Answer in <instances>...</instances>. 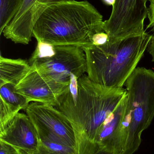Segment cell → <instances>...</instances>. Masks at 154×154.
<instances>
[{
	"instance_id": "6da1fadb",
	"label": "cell",
	"mask_w": 154,
	"mask_h": 154,
	"mask_svg": "<svg viewBox=\"0 0 154 154\" xmlns=\"http://www.w3.org/2000/svg\"><path fill=\"white\" fill-rule=\"evenodd\" d=\"M124 88H108L93 82L84 75L78 80L77 96L73 100L66 93L58 106L72 125L77 154H94L99 132L106 119L126 95Z\"/></svg>"
},
{
	"instance_id": "7a4b0ae2",
	"label": "cell",
	"mask_w": 154,
	"mask_h": 154,
	"mask_svg": "<svg viewBox=\"0 0 154 154\" xmlns=\"http://www.w3.org/2000/svg\"><path fill=\"white\" fill-rule=\"evenodd\" d=\"M103 16L87 1L58 3L49 6L36 21L32 37L56 46H92V38L104 31Z\"/></svg>"
},
{
	"instance_id": "3957f363",
	"label": "cell",
	"mask_w": 154,
	"mask_h": 154,
	"mask_svg": "<svg viewBox=\"0 0 154 154\" xmlns=\"http://www.w3.org/2000/svg\"><path fill=\"white\" fill-rule=\"evenodd\" d=\"M152 35L146 32L114 43L82 48L87 75L95 83L121 88L136 69L150 45Z\"/></svg>"
},
{
	"instance_id": "277c9868",
	"label": "cell",
	"mask_w": 154,
	"mask_h": 154,
	"mask_svg": "<svg viewBox=\"0 0 154 154\" xmlns=\"http://www.w3.org/2000/svg\"><path fill=\"white\" fill-rule=\"evenodd\" d=\"M125 125L132 144L138 150L142 135L154 117V71L137 67L125 82Z\"/></svg>"
},
{
	"instance_id": "5b68a950",
	"label": "cell",
	"mask_w": 154,
	"mask_h": 154,
	"mask_svg": "<svg viewBox=\"0 0 154 154\" xmlns=\"http://www.w3.org/2000/svg\"><path fill=\"white\" fill-rule=\"evenodd\" d=\"M37 46L29 60L31 66L46 79L69 85L71 75L78 79L86 70V54L81 47L56 45L37 41Z\"/></svg>"
},
{
	"instance_id": "8992f818",
	"label": "cell",
	"mask_w": 154,
	"mask_h": 154,
	"mask_svg": "<svg viewBox=\"0 0 154 154\" xmlns=\"http://www.w3.org/2000/svg\"><path fill=\"white\" fill-rule=\"evenodd\" d=\"M148 0H116L108 20L103 22V29L114 43L145 33L144 21L148 14Z\"/></svg>"
},
{
	"instance_id": "52a82bcc",
	"label": "cell",
	"mask_w": 154,
	"mask_h": 154,
	"mask_svg": "<svg viewBox=\"0 0 154 154\" xmlns=\"http://www.w3.org/2000/svg\"><path fill=\"white\" fill-rule=\"evenodd\" d=\"M25 111L38 134L76 148V136L72 125L59 109L50 105L32 102Z\"/></svg>"
},
{
	"instance_id": "ba28073f",
	"label": "cell",
	"mask_w": 154,
	"mask_h": 154,
	"mask_svg": "<svg viewBox=\"0 0 154 154\" xmlns=\"http://www.w3.org/2000/svg\"><path fill=\"white\" fill-rule=\"evenodd\" d=\"M74 0H24L15 17L3 31L6 38L27 45L31 40L34 24L42 14L52 5Z\"/></svg>"
},
{
	"instance_id": "9c48e42d",
	"label": "cell",
	"mask_w": 154,
	"mask_h": 154,
	"mask_svg": "<svg viewBox=\"0 0 154 154\" xmlns=\"http://www.w3.org/2000/svg\"><path fill=\"white\" fill-rule=\"evenodd\" d=\"M69 86L46 79L31 67L28 74L15 86L14 90L29 103L38 102L57 107L60 98L67 92Z\"/></svg>"
},
{
	"instance_id": "30bf717a",
	"label": "cell",
	"mask_w": 154,
	"mask_h": 154,
	"mask_svg": "<svg viewBox=\"0 0 154 154\" xmlns=\"http://www.w3.org/2000/svg\"><path fill=\"white\" fill-rule=\"evenodd\" d=\"M0 141L19 148L26 154H32L38 146L39 137L27 114L19 113L0 130Z\"/></svg>"
},
{
	"instance_id": "8fae6325",
	"label": "cell",
	"mask_w": 154,
	"mask_h": 154,
	"mask_svg": "<svg viewBox=\"0 0 154 154\" xmlns=\"http://www.w3.org/2000/svg\"><path fill=\"white\" fill-rule=\"evenodd\" d=\"M29 61L0 57V86L7 83L19 84L30 70Z\"/></svg>"
},
{
	"instance_id": "7c38bea8",
	"label": "cell",
	"mask_w": 154,
	"mask_h": 154,
	"mask_svg": "<svg viewBox=\"0 0 154 154\" xmlns=\"http://www.w3.org/2000/svg\"><path fill=\"white\" fill-rule=\"evenodd\" d=\"M38 137V146L32 154H77L76 148L55 139L41 135Z\"/></svg>"
},
{
	"instance_id": "4fadbf2b",
	"label": "cell",
	"mask_w": 154,
	"mask_h": 154,
	"mask_svg": "<svg viewBox=\"0 0 154 154\" xmlns=\"http://www.w3.org/2000/svg\"><path fill=\"white\" fill-rule=\"evenodd\" d=\"M24 0H0V33L15 17Z\"/></svg>"
},
{
	"instance_id": "5bb4252c",
	"label": "cell",
	"mask_w": 154,
	"mask_h": 154,
	"mask_svg": "<svg viewBox=\"0 0 154 154\" xmlns=\"http://www.w3.org/2000/svg\"><path fill=\"white\" fill-rule=\"evenodd\" d=\"M14 88L15 86L11 83L0 86V99L8 104L25 110L30 103L23 96L15 91Z\"/></svg>"
},
{
	"instance_id": "9a60e30c",
	"label": "cell",
	"mask_w": 154,
	"mask_h": 154,
	"mask_svg": "<svg viewBox=\"0 0 154 154\" xmlns=\"http://www.w3.org/2000/svg\"><path fill=\"white\" fill-rule=\"evenodd\" d=\"M21 110L0 99V130L5 127Z\"/></svg>"
},
{
	"instance_id": "2e32d148",
	"label": "cell",
	"mask_w": 154,
	"mask_h": 154,
	"mask_svg": "<svg viewBox=\"0 0 154 154\" xmlns=\"http://www.w3.org/2000/svg\"><path fill=\"white\" fill-rule=\"evenodd\" d=\"M109 41L108 34L104 31L97 32L92 38V46H100L105 45Z\"/></svg>"
},
{
	"instance_id": "e0dca14e",
	"label": "cell",
	"mask_w": 154,
	"mask_h": 154,
	"mask_svg": "<svg viewBox=\"0 0 154 154\" xmlns=\"http://www.w3.org/2000/svg\"><path fill=\"white\" fill-rule=\"evenodd\" d=\"M0 154H26L11 145L0 141Z\"/></svg>"
},
{
	"instance_id": "ac0fdd59",
	"label": "cell",
	"mask_w": 154,
	"mask_h": 154,
	"mask_svg": "<svg viewBox=\"0 0 154 154\" xmlns=\"http://www.w3.org/2000/svg\"><path fill=\"white\" fill-rule=\"evenodd\" d=\"M150 4L148 9L147 18L149 19V23L147 25V29H152L154 32V0H148Z\"/></svg>"
},
{
	"instance_id": "d6986e66",
	"label": "cell",
	"mask_w": 154,
	"mask_h": 154,
	"mask_svg": "<svg viewBox=\"0 0 154 154\" xmlns=\"http://www.w3.org/2000/svg\"><path fill=\"white\" fill-rule=\"evenodd\" d=\"M148 51L152 57V61L154 62V34L152 35L150 45L148 48Z\"/></svg>"
},
{
	"instance_id": "ffe728a7",
	"label": "cell",
	"mask_w": 154,
	"mask_h": 154,
	"mask_svg": "<svg viewBox=\"0 0 154 154\" xmlns=\"http://www.w3.org/2000/svg\"><path fill=\"white\" fill-rule=\"evenodd\" d=\"M94 154H113L111 152L108 151L104 148H100L97 152H96Z\"/></svg>"
},
{
	"instance_id": "44dd1931",
	"label": "cell",
	"mask_w": 154,
	"mask_h": 154,
	"mask_svg": "<svg viewBox=\"0 0 154 154\" xmlns=\"http://www.w3.org/2000/svg\"><path fill=\"white\" fill-rule=\"evenodd\" d=\"M115 1L116 0H102V2L105 4L108 5H112V6L115 3Z\"/></svg>"
}]
</instances>
